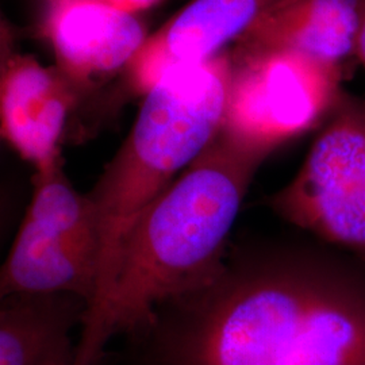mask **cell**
<instances>
[{
    "instance_id": "obj_11",
    "label": "cell",
    "mask_w": 365,
    "mask_h": 365,
    "mask_svg": "<svg viewBox=\"0 0 365 365\" xmlns=\"http://www.w3.org/2000/svg\"><path fill=\"white\" fill-rule=\"evenodd\" d=\"M88 302L68 292L0 298V365H75Z\"/></svg>"
},
{
    "instance_id": "obj_8",
    "label": "cell",
    "mask_w": 365,
    "mask_h": 365,
    "mask_svg": "<svg viewBox=\"0 0 365 365\" xmlns=\"http://www.w3.org/2000/svg\"><path fill=\"white\" fill-rule=\"evenodd\" d=\"M43 10L57 69L75 88L129 66L148 38L135 15L106 0H46Z\"/></svg>"
},
{
    "instance_id": "obj_9",
    "label": "cell",
    "mask_w": 365,
    "mask_h": 365,
    "mask_svg": "<svg viewBox=\"0 0 365 365\" xmlns=\"http://www.w3.org/2000/svg\"><path fill=\"white\" fill-rule=\"evenodd\" d=\"M76 102V88L58 71L25 54L7 58L1 71V135L42 170L61 163V141Z\"/></svg>"
},
{
    "instance_id": "obj_1",
    "label": "cell",
    "mask_w": 365,
    "mask_h": 365,
    "mask_svg": "<svg viewBox=\"0 0 365 365\" xmlns=\"http://www.w3.org/2000/svg\"><path fill=\"white\" fill-rule=\"evenodd\" d=\"M126 339L133 365H365V262L312 237L230 242Z\"/></svg>"
},
{
    "instance_id": "obj_2",
    "label": "cell",
    "mask_w": 365,
    "mask_h": 365,
    "mask_svg": "<svg viewBox=\"0 0 365 365\" xmlns=\"http://www.w3.org/2000/svg\"><path fill=\"white\" fill-rule=\"evenodd\" d=\"M264 161L220 133L143 211L123 241L103 315L78 339L75 365L99 364L111 339L140 331L161 303L202 287L217 274Z\"/></svg>"
},
{
    "instance_id": "obj_3",
    "label": "cell",
    "mask_w": 365,
    "mask_h": 365,
    "mask_svg": "<svg viewBox=\"0 0 365 365\" xmlns=\"http://www.w3.org/2000/svg\"><path fill=\"white\" fill-rule=\"evenodd\" d=\"M232 75V54L223 52L205 64L170 72L145 93L129 135L87 192L101 256L96 295L78 337L103 315L131 226L221 133Z\"/></svg>"
},
{
    "instance_id": "obj_4",
    "label": "cell",
    "mask_w": 365,
    "mask_h": 365,
    "mask_svg": "<svg viewBox=\"0 0 365 365\" xmlns=\"http://www.w3.org/2000/svg\"><path fill=\"white\" fill-rule=\"evenodd\" d=\"M233 75L221 133L269 156L288 141L321 129L344 95V68L288 49L230 52Z\"/></svg>"
},
{
    "instance_id": "obj_13",
    "label": "cell",
    "mask_w": 365,
    "mask_h": 365,
    "mask_svg": "<svg viewBox=\"0 0 365 365\" xmlns=\"http://www.w3.org/2000/svg\"><path fill=\"white\" fill-rule=\"evenodd\" d=\"M354 57L360 61L365 71V0H360V21L356 37Z\"/></svg>"
},
{
    "instance_id": "obj_5",
    "label": "cell",
    "mask_w": 365,
    "mask_h": 365,
    "mask_svg": "<svg viewBox=\"0 0 365 365\" xmlns=\"http://www.w3.org/2000/svg\"><path fill=\"white\" fill-rule=\"evenodd\" d=\"M283 221L365 262V101L344 92L299 170L265 199Z\"/></svg>"
},
{
    "instance_id": "obj_7",
    "label": "cell",
    "mask_w": 365,
    "mask_h": 365,
    "mask_svg": "<svg viewBox=\"0 0 365 365\" xmlns=\"http://www.w3.org/2000/svg\"><path fill=\"white\" fill-rule=\"evenodd\" d=\"M277 0H191L153 34L129 64L133 88L145 95L170 72L225 52Z\"/></svg>"
},
{
    "instance_id": "obj_6",
    "label": "cell",
    "mask_w": 365,
    "mask_h": 365,
    "mask_svg": "<svg viewBox=\"0 0 365 365\" xmlns=\"http://www.w3.org/2000/svg\"><path fill=\"white\" fill-rule=\"evenodd\" d=\"M101 241L95 210L66 178L63 161L36 170L33 196L0 274V298L68 292L91 307Z\"/></svg>"
},
{
    "instance_id": "obj_10",
    "label": "cell",
    "mask_w": 365,
    "mask_h": 365,
    "mask_svg": "<svg viewBox=\"0 0 365 365\" xmlns=\"http://www.w3.org/2000/svg\"><path fill=\"white\" fill-rule=\"evenodd\" d=\"M359 21L360 0H277L233 52L288 49L344 68L354 57Z\"/></svg>"
},
{
    "instance_id": "obj_12",
    "label": "cell",
    "mask_w": 365,
    "mask_h": 365,
    "mask_svg": "<svg viewBox=\"0 0 365 365\" xmlns=\"http://www.w3.org/2000/svg\"><path fill=\"white\" fill-rule=\"evenodd\" d=\"M106 1L123 13L135 15L137 13L152 9L160 0H106Z\"/></svg>"
}]
</instances>
